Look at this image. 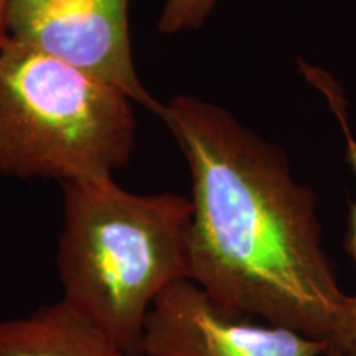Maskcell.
Segmentation results:
<instances>
[{
    "label": "cell",
    "mask_w": 356,
    "mask_h": 356,
    "mask_svg": "<svg viewBox=\"0 0 356 356\" xmlns=\"http://www.w3.org/2000/svg\"><path fill=\"white\" fill-rule=\"evenodd\" d=\"M160 118L191 178L188 279L231 317L338 356L350 296L322 249L314 191L293 180L284 150L197 96H173Z\"/></svg>",
    "instance_id": "1"
},
{
    "label": "cell",
    "mask_w": 356,
    "mask_h": 356,
    "mask_svg": "<svg viewBox=\"0 0 356 356\" xmlns=\"http://www.w3.org/2000/svg\"><path fill=\"white\" fill-rule=\"evenodd\" d=\"M61 188L56 264L63 299L129 356H142L154 302L188 279L190 198L132 193L114 178Z\"/></svg>",
    "instance_id": "2"
},
{
    "label": "cell",
    "mask_w": 356,
    "mask_h": 356,
    "mask_svg": "<svg viewBox=\"0 0 356 356\" xmlns=\"http://www.w3.org/2000/svg\"><path fill=\"white\" fill-rule=\"evenodd\" d=\"M132 101L8 37L0 47V175L99 181L129 163Z\"/></svg>",
    "instance_id": "3"
},
{
    "label": "cell",
    "mask_w": 356,
    "mask_h": 356,
    "mask_svg": "<svg viewBox=\"0 0 356 356\" xmlns=\"http://www.w3.org/2000/svg\"><path fill=\"white\" fill-rule=\"evenodd\" d=\"M7 32L162 115L134 66L129 0H8Z\"/></svg>",
    "instance_id": "4"
},
{
    "label": "cell",
    "mask_w": 356,
    "mask_h": 356,
    "mask_svg": "<svg viewBox=\"0 0 356 356\" xmlns=\"http://www.w3.org/2000/svg\"><path fill=\"white\" fill-rule=\"evenodd\" d=\"M142 356H325L322 341L221 312L190 279L172 284L147 315Z\"/></svg>",
    "instance_id": "5"
},
{
    "label": "cell",
    "mask_w": 356,
    "mask_h": 356,
    "mask_svg": "<svg viewBox=\"0 0 356 356\" xmlns=\"http://www.w3.org/2000/svg\"><path fill=\"white\" fill-rule=\"evenodd\" d=\"M0 356H129L63 297L0 320Z\"/></svg>",
    "instance_id": "6"
},
{
    "label": "cell",
    "mask_w": 356,
    "mask_h": 356,
    "mask_svg": "<svg viewBox=\"0 0 356 356\" xmlns=\"http://www.w3.org/2000/svg\"><path fill=\"white\" fill-rule=\"evenodd\" d=\"M300 73L304 74L307 83L314 86L317 91L325 97L327 104L330 106L332 113L335 114L340 129L343 131L345 142H346V160H348L351 170L356 178V139L350 129L348 122V111H346V99L338 84L330 73L318 68V66L309 65L307 61H299ZM345 248L348 254L353 257L356 264V200L350 204L348 213V229H346ZM356 346V293L348 299V307H346L343 330H341L340 343H338V356H346L350 350Z\"/></svg>",
    "instance_id": "7"
},
{
    "label": "cell",
    "mask_w": 356,
    "mask_h": 356,
    "mask_svg": "<svg viewBox=\"0 0 356 356\" xmlns=\"http://www.w3.org/2000/svg\"><path fill=\"white\" fill-rule=\"evenodd\" d=\"M218 0H165L157 30L162 35H175L197 30L211 15Z\"/></svg>",
    "instance_id": "8"
},
{
    "label": "cell",
    "mask_w": 356,
    "mask_h": 356,
    "mask_svg": "<svg viewBox=\"0 0 356 356\" xmlns=\"http://www.w3.org/2000/svg\"><path fill=\"white\" fill-rule=\"evenodd\" d=\"M7 8H8V0H0V47L6 43L8 38L7 32Z\"/></svg>",
    "instance_id": "9"
},
{
    "label": "cell",
    "mask_w": 356,
    "mask_h": 356,
    "mask_svg": "<svg viewBox=\"0 0 356 356\" xmlns=\"http://www.w3.org/2000/svg\"><path fill=\"white\" fill-rule=\"evenodd\" d=\"M346 356H356V346H355L353 350H350V351H348V355H346Z\"/></svg>",
    "instance_id": "10"
}]
</instances>
